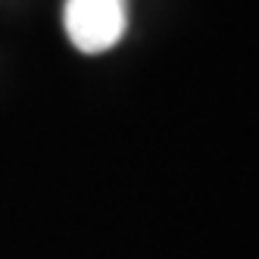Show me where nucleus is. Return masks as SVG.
Returning a JSON list of instances; mask_svg holds the SVG:
<instances>
[{"label":"nucleus","instance_id":"nucleus-1","mask_svg":"<svg viewBox=\"0 0 259 259\" xmlns=\"http://www.w3.org/2000/svg\"><path fill=\"white\" fill-rule=\"evenodd\" d=\"M66 34L81 53H106L122 41L128 28L125 0H66Z\"/></svg>","mask_w":259,"mask_h":259}]
</instances>
